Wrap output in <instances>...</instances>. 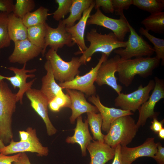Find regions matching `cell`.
Returning a JSON list of instances; mask_svg holds the SVG:
<instances>
[{
    "instance_id": "1",
    "label": "cell",
    "mask_w": 164,
    "mask_h": 164,
    "mask_svg": "<svg viewBox=\"0 0 164 164\" xmlns=\"http://www.w3.org/2000/svg\"><path fill=\"white\" fill-rule=\"evenodd\" d=\"M159 60L155 56L135 58L124 60L120 59L117 72L119 81L126 87L132 83L136 75L146 78L152 75L159 65Z\"/></svg>"
},
{
    "instance_id": "2",
    "label": "cell",
    "mask_w": 164,
    "mask_h": 164,
    "mask_svg": "<svg viewBox=\"0 0 164 164\" xmlns=\"http://www.w3.org/2000/svg\"><path fill=\"white\" fill-rule=\"evenodd\" d=\"M86 39L90 45L79 57V62L81 65H86L90 61L92 56L96 53H101L108 57L113 51L125 48L127 44V41H120L113 32L103 34L98 33L94 28L87 33Z\"/></svg>"
},
{
    "instance_id": "3",
    "label": "cell",
    "mask_w": 164,
    "mask_h": 164,
    "mask_svg": "<svg viewBox=\"0 0 164 164\" xmlns=\"http://www.w3.org/2000/svg\"><path fill=\"white\" fill-rule=\"evenodd\" d=\"M17 102L16 93L4 80H0V139L4 144L13 140L12 116Z\"/></svg>"
},
{
    "instance_id": "4",
    "label": "cell",
    "mask_w": 164,
    "mask_h": 164,
    "mask_svg": "<svg viewBox=\"0 0 164 164\" xmlns=\"http://www.w3.org/2000/svg\"><path fill=\"white\" fill-rule=\"evenodd\" d=\"M138 128L131 115L118 118L112 122L104 135V142L114 149L119 144L126 146L134 138Z\"/></svg>"
},
{
    "instance_id": "5",
    "label": "cell",
    "mask_w": 164,
    "mask_h": 164,
    "mask_svg": "<svg viewBox=\"0 0 164 164\" xmlns=\"http://www.w3.org/2000/svg\"><path fill=\"white\" fill-rule=\"evenodd\" d=\"M45 56L50 64L55 79L60 83L71 81L80 73L79 69L81 64L79 57H73L70 61L66 62L57 51L50 48Z\"/></svg>"
},
{
    "instance_id": "6",
    "label": "cell",
    "mask_w": 164,
    "mask_h": 164,
    "mask_svg": "<svg viewBox=\"0 0 164 164\" xmlns=\"http://www.w3.org/2000/svg\"><path fill=\"white\" fill-rule=\"evenodd\" d=\"M128 26L130 34L126 47L116 49L114 52L124 60L131 59L133 57H151L155 53L153 47L137 33L129 22Z\"/></svg>"
},
{
    "instance_id": "7",
    "label": "cell",
    "mask_w": 164,
    "mask_h": 164,
    "mask_svg": "<svg viewBox=\"0 0 164 164\" xmlns=\"http://www.w3.org/2000/svg\"><path fill=\"white\" fill-rule=\"evenodd\" d=\"M155 85V81L150 80L147 85L141 84L137 90L129 94L121 93L114 100V105L120 109L135 112L149 98V94Z\"/></svg>"
},
{
    "instance_id": "8",
    "label": "cell",
    "mask_w": 164,
    "mask_h": 164,
    "mask_svg": "<svg viewBox=\"0 0 164 164\" xmlns=\"http://www.w3.org/2000/svg\"><path fill=\"white\" fill-rule=\"evenodd\" d=\"M108 57L105 54L102 53L97 64L88 73L82 76L78 74L73 80L66 82L59 83V85L63 89L78 91L89 97L96 95V89L94 83L95 81L97 72L101 64Z\"/></svg>"
},
{
    "instance_id": "9",
    "label": "cell",
    "mask_w": 164,
    "mask_h": 164,
    "mask_svg": "<svg viewBox=\"0 0 164 164\" xmlns=\"http://www.w3.org/2000/svg\"><path fill=\"white\" fill-rule=\"evenodd\" d=\"M26 130L30 134L28 140L15 142L12 140L8 145L0 149V153L7 155L17 153L31 152L36 153L40 156L47 155L49 153L48 148L43 146L39 142L36 129L29 127Z\"/></svg>"
},
{
    "instance_id": "10",
    "label": "cell",
    "mask_w": 164,
    "mask_h": 164,
    "mask_svg": "<svg viewBox=\"0 0 164 164\" xmlns=\"http://www.w3.org/2000/svg\"><path fill=\"white\" fill-rule=\"evenodd\" d=\"M96 10L94 14L90 15L87 20V26L95 25L108 29L113 31L120 41H124L126 34L130 32L128 22L126 17L114 19L104 15L99 8Z\"/></svg>"
},
{
    "instance_id": "11",
    "label": "cell",
    "mask_w": 164,
    "mask_h": 164,
    "mask_svg": "<svg viewBox=\"0 0 164 164\" xmlns=\"http://www.w3.org/2000/svg\"><path fill=\"white\" fill-rule=\"evenodd\" d=\"M45 25L46 31L45 45L41 53L43 56H45L48 46L57 52L59 49L65 45L71 47L75 45L71 35L67 31L66 25L62 20L59 21L56 28L51 27L46 22Z\"/></svg>"
},
{
    "instance_id": "12",
    "label": "cell",
    "mask_w": 164,
    "mask_h": 164,
    "mask_svg": "<svg viewBox=\"0 0 164 164\" xmlns=\"http://www.w3.org/2000/svg\"><path fill=\"white\" fill-rule=\"evenodd\" d=\"M26 63L23 64L21 69L14 67H8L6 68L13 72L15 75L12 77H6L0 74V80L6 79L10 81L14 89L19 88L16 93L17 102L19 101L21 104L22 103V100L23 95L26 91L31 88L33 83L36 80L35 78L28 82H26L27 78H33L35 75L32 73L35 72L37 70L36 69L31 70L26 69Z\"/></svg>"
},
{
    "instance_id": "13",
    "label": "cell",
    "mask_w": 164,
    "mask_h": 164,
    "mask_svg": "<svg viewBox=\"0 0 164 164\" xmlns=\"http://www.w3.org/2000/svg\"><path fill=\"white\" fill-rule=\"evenodd\" d=\"M154 80L155 85L151 95L138 110L139 115L136 125L138 128L145 124L148 118L157 117L158 113L154 111L155 107L157 102L164 98L163 80L155 77Z\"/></svg>"
},
{
    "instance_id": "14",
    "label": "cell",
    "mask_w": 164,
    "mask_h": 164,
    "mask_svg": "<svg viewBox=\"0 0 164 164\" xmlns=\"http://www.w3.org/2000/svg\"><path fill=\"white\" fill-rule=\"evenodd\" d=\"M120 59V56L116 54L104 61L98 70L95 81L99 86L104 85L109 86L118 94L121 93L122 89V86L118 84L115 75Z\"/></svg>"
},
{
    "instance_id": "15",
    "label": "cell",
    "mask_w": 164,
    "mask_h": 164,
    "mask_svg": "<svg viewBox=\"0 0 164 164\" xmlns=\"http://www.w3.org/2000/svg\"><path fill=\"white\" fill-rule=\"evenodd\" d=\"M27 98L30 102L31 106L42 118L46 127L49 136L56 133L57 130L51 123L48 115V107L49 101L40 90L30 88L26 92Z\"/></svg>"
},
{
    "instance_id": "16",
    "label": "cell",
    "mask_w": 164,
    "mask_h": 164,
    "mask_svg": "<svg viewBox=\"0 0 164 164\" xmlns=\"http://www.w3.org/2000/svg\"><path fill=\"white\" fill-rule=\"evenodd\" d=\"M154 138H149L142 145L130 148L122 146L121 154L122 164H132L138 158L141 157L153 158L157 151V143Z\"/></svg>"
},
{
    "instance_id": "17",
    "label": "cell",
    "mask_w": 164,
    "mask_h": 164,
    "mask_svg": "<svg viewBox=\"0 0 164 164\" xmlns=\"http://www.w3.org/2000/svg\"><path fill=\"white\" fill-rule=\"evenodd\" d=\"M14 48L8 57L11 63L24 64L41 54L43 49L32 43L28 39L14 42Z\"/></svg>"
},
{
    "instance_id": "18",
    "label": "cell",
    "mask_w": 164,
    "mask_h": 164,
    "mask_svg": "<svg viewBox=\"0 0 164 164\" xmlns=\"http://www.w3.org/2000/svg\"><path fill=\"white\" fill-rule=\"evenodd\" d=\"M65 90L69 96L71 101L70 108L72 113L70 120L71 124H74L77 118L84 113H99L95 106L92 105L87 101L83 93L75 90Z\"/></svg>"
},
{
    "instance_id": "19",
    "label": "cell",
    "mask_w": 164,
    "mask_h": 164,
    "mask_svg": "<svg viewBox=\"0 0 164 164\" xmlns=\"http://www.w3.org/2000/svg\"><path fill=\"white\" fill-rule=\"evenodd\" d=\"M88 100L98 109L102 119L101 129L103 131L107 132H108L111 123L116 119L122 116L134 114L129 111L104 106L101 102L100 97L98 95L89 97Z\"/></svg>"
},
{
    "instance_id": "20",
    "label": "cell",
    "mask_w": 164,
    "mask_h": 164,
    "mask_svg": "<svg viewBox=\"0 0 164 164\" xmlns=\"http://www.w3.org/2000/svg\"><path fill=\"white\" fill-rule=\"evenodd\" d=\"M94 5L95 1L84 12L81 18L77 24L71 27H66L67 31L72 36L73 43L78 46L79 50L74 53L76 55L81 54L87 48L84 40L85 31L87 20Z\"/></svg>"
},
{
    "instance_id": "21",
    "label": "cell",
    "mask_w": 164,
    "mask_h": 164,
    "mask_svg": "<svg viewBox=\"0 0 164 164\" xmlns=\"http://www.w3.org/2000/svg\"><path fill=\"white\" fill-rule=\"evenodd\" d=\"M77 124L74 128V133L72 136L68 137L66 142L68 143H77L80 145L83 156L87 155V146L93 140L88 129V123L87 119L83 122L81 116L77 118Z\"/></svg>"
},
{
    "instance_id": "22",
    "label": "cell",
    "mask_w": 164,
    "mask_h": 164,
    "mask_svg": "<svg viewBox=\"0 0 164 164\" xmlns=\"http://www.w3.org/2000/svg\"><path fill=\"white\" fill-rule=\"evenodd\" d=\"M87 149L90 155V164H105L114 156L115 149L104 142L93 140Z\"/></svg>"
},
{
    "instance_id": "23",
    "label": "cell",
    "mask_w": 164,
    "mask_h": 164,
    "mask_svg": "<svg viewBox=\"0 0 164 164\" xmlns=\"http://www.w3.org/2000/svg\"><path fill=\"white\" fill-rule=\"evenodd\" d=\"M44 68L46 71V73L42 78V86L40 90L49 103L63 91L62 88L56 82L52 69L49 61L47 60L45 63Z\"/></svg>"
},
{
    "instance_id": "24",
    "label": "cell",
    "mask_w": 164,
    "mask_h": 164,
    "mask_svg": "<svg viewBox=\"0 0 164 164\" xmlns=\"http://www.w3.org/2000/svg\"><path fill=\"white\" fill-rule=\"evenodd\" d=\"M27 28L22 19L13 13L9 14L8 31L10 39L14 42L27 39Z\"/></svg>"
},
{
    "instance_id": "25",
    "label": "cell",
    "mask_w": 164,
    "mask_h": 164,
    "mask_svg": "<svg viewBox=\"0 0 164 164\" xmlns=\"http://www.w3.org/2000/svg\"><path fill=\"white\" fill-rule=\"evenodd\" d=\"M94 2L93 0H73L69 15L66 19L62 20L66 27L74 26L77 21L80 19L84 12Z\"/></svg>"
},
{
    "instance_id": "26",
    "label": "cell",
    "mask_w": 164,
    "mask_h": 164,
    "mask_svg": "<svg viewBox=\"0 0 164 164\" xmlns=\"http://www.w3.org/2000/svg\"><path fill=\"white\" fill-rule=\"evenodd\" d=\"M49 10L42 6L33 12L27 14L23 18V22L28 28L39 24H45L47 20L48 17L52 15L49 13Z\"/></svg>"
},
{
    "instance_id": "27",
    "label": "cell",
    "mask_w": 164,
    "mask_h": 164,
    "mask_svg": "<svg viewBox=\"0 0 164 164\" xmlns=\"http://www.w3.org/2000/svg\"><path fill=\"white\" fill-rule=\"evenodd\" d=\"M145 29L155 33H164V12L151 14L141 22Z\"/></svg>"
},
{
    "instance_id": "28",
    "label": "cell",
    "mask_w": 164,
    "mask_h": 164,
    "mask_svg": "<svg viewBox=\"0 0 164 164\" xmlns=\"http://www.w3.org/2000/svg\"><path fill=\"white\" fill-rule=\"evenodd\" d=\"M45 24L35 25L27 28V39L33 44L43 50L45 45L46 31Z\"/></svg>"
},
{
    "instance_id": "29",
    "label": "cell",
    "mask_w": 164,
    "mask_h": 164,
    "mask_svg": "<svg viewBox=\"0 0 164 164\" xmlns=\"http://www.w3.org/2000/svg\"><path fill=\"white\" fill-rule=\"evenodd\" d=\"M87 119L90 126L93 135V138L97 141L104 142V135L101 131L102 119L101 114L99 113H87Z\"/></svg>"
},
{
    "instance_id": "30",
    "label": "cell",
    "mask_w": 164,
    "mask_h": 164,
    "mask_svg": "<svg viewBox=\"0 0 164 164\" xmlns=\"http://www.w3.org/2000/svg\"><path fill=\"white\" fill-rule=\"evenodd\" d=\"M132 5L151 14L163 12L164 0H132Z\"/></svg>"
},
{
    "instance_id": "31",
    "label": "cell",
    "mask_w": 164,
    "mask_h": 164,
    "mask_svg": "<svg viewBox=\"0 0 164 164\" xmlns=\"http://www.w3.org/2000/svg\"><path fill=\"white\" fill-rule=\"evenodd\" d=\"M140 33L145 36L154 45L155 52L156 53L155 57L160 60L161 64H164V39L155 37L150 34L149 31L142 27H140L139 30Z\"/></svg>"
},
{
    "instance_id": "32",
    "label": "cell",
    "mask_w": 164,
    "mask_h": 164,
    "mask_svg": "<svg viewBox=\"0 0 164 164\" xmlns=\"http://www.w3.org/2000/svg\"><path fill=\"white\" fill-rule=\"evenodd\" d=\"M36 6L33 0H16L14 4L12 13L16 17L22 19Z\"/></svg>"
},
{
    "instance_id": "33",
    "label": "cell",
    "mask_w": 164,
    "mask_h": 164,
    "mask_svg": "<svg viewBox=\"0 0 164 164\" xmlns=\"http://www.w3.org/2000/svg\"><path fill=\"white\" fill-rule=\"evenodd\" d=\"M9 14L0 12V49L9 46L11 41L8 31Z\"/></svg>"
},
{
    "instance_id": "34",
    "label": "cell",
    "mask_w": 164,
    "mask_h": 164,
    "mask_svg": "<svg viewBox=\"0 0 164 164\" xmlns=\"http://www.w3.org/2000/svg\"><path fill=\"white\" fill-rule=\"evenodd\" d=\"M71 101L70 97L67 94L63 92L56 96L49 103L48 106L52 111L57 112L63 108H70Z\"/></svg>"
},
{
    "instance_id": "35",
    "label": "cell",
    "mask_w": 164,
    "mask_h": 164,
    "mask_svg": "<svg viewBox=\"0 0 164 164\" xmlns=\"http://www.w3.org/2000/svg\"><path fill=\"white\" fill-rule=\"evenodd\" d=\"M73 0H55L58 4L57 9L52 13L53 18L56 21H59L63 19L65 15L70 12Z\"/></svg>"
},
{
    "instance_id": "36",
    "label": "cell",
    "mask_w": 164,
    "mask_h": 164,
    "mask_svg": "<svg viewBox=\"0 0 164 164\" xmlns=\"http://www.w3.org/2000/svg\"><path fill=\"white\" fill-rule=\"evenodd\" d=\"M114 12L120 17L125 16L124 10H127L132 5V0H112Z\"/></svg>"
},
{
    "instance_id": "37",
    "label": "cell",
    "mask_w": 164,
    "mask_h": 164,
    "mask_svg": "<svg viewBox=\"0 0 164 164\" xmlns=\"http://www.w3.org/2000/svg\"><path fill=\"white\" fill-rule=\"evenodd\" d=\"M101 7L102 10L107 13H113L114 12L112 0H95L94 8L97 9Z\"/></svg>"
},
{
    "instance_id": "38",
    "label": "cell",
    "mask_w": 164,
    "mask_h": 164,
    "mask_svg": "<svg viewBox=\"0 0 164 164\" xmlns=\"http://www.w3.org/2000/svg\"><path fill=\"white\" fill-rule=\"evenodd\" d=\"M14 4L12 0H0V12L12 13Z\"/></svg>"
},
{
    "instance_id": "39",
    "label": "cell",
    "mask_w": 164,
    "mask_h": 164,
    "mask_svg": "<svg viewBox=\"0 0 164 164\" xmlns=\"http://www.w3.org/2000/svg\"><path fill=\"white\" fill-rule=\"evenodd\" d=\"M157 148V152L152 158L158 164H164V148L160 142H158Z\"/></svg>"
},
{
    "instance_id": "40",
    "label": "cell",
    "mask_w": 164,
    "mask_h": 164,
    "mask_svg": "<svg viewBox=\"0 0 164 164\" xmlns=\"http://www.w3.org/2000/svg\"><path fill=\"white\" fill-rule=\"evenodd\" d=\"M20 153L12 156H7L0 153V164H12L18 158Z\"/></svg>"
},
{
    "instance_id": "41",
    "label": "cell",
    "mask_w": 164,
    "mask_h": 164,
    "mask_svg": "<svg viewBox=\"0 0 164 164\" xmlns=\"http://www.w3.org/2000/svg\"><path fill=\"white\" fill-rule=\"evenodd\" d=\"M163 120L159 121L157 120V118H154L153 121L151 122L152 124L150 126V129L155 133H158L159 131L163 128Z\"/></svg>"
},
{
    "instance_id": "42",
    "label": "cell",
    "mask_w": 164,
    "mask_h": 164,
    "mask_svg": "<svg viewBox=\"0 0 164 164\" xmlns=\"http://www.w3.org/2000/svg\"><path fill=\"white\" fill-rule=\"evenodd\" d=\"M13 162L14 164H32L25 152L20 153L18 158Z\"/></svg>"
},
{
    "instance_id": "43",
    "label": "cell",
    "mask_w": 164,
    "mask_h": 164,
    "mask_svg": "<svg viewBox=\"0 0 164 164\" xmlns=\"http://www.w3.org/2000/svg\"><path fill=\"white\" fill-rule=\"evenodd\" d=\"M121 146L119 144L115 149V155L114 159L111 164H122L121 154Z\"/></svg>"
},
{
    "instance_id": "44",
    "label": "cell",
    "mask_w": 164,
    "mask_h": 164,
    "mask_svg": "<svg viewBox=\"0 0 164 164\" xmlns=\"http://www.w3.org/2000/svg\"><path fill=\"white\" fill-rule=\"evenodd\" d=\"M19 134L20 138V142L26 141L28 140L29 138L30 134L28 131H20Z\"/></svg>"
},
{
    "instance_id": "45",
    "label": "cell",
    "mask_w": 164,
    "mask_h": 164,
    "mask_svg": "<svg viewBox=\"0 0 164 164\" xmlns=\"http://www.w3.org/2000/svg\"><path fill=\"white\" fill-rule=\"evenodd\" d=\"M159 137L162 139H164V128H162L158 132Z\"/></svg>"
},
{
    "instance_id": "46",
    "label": "cell",
    "mask_w": 164,
    "mask_h": 164,
    "mask_svg": "<svg viewBox=\"0 0 164 164\" xmlns=\"http://www.w3.org/2000/svg\"><path fill=\"white\" fill-rule=\"evenodd\" d=\"M5 146V145L2 141L0 139V149Z\"/></svg>"
},
{
    "instance_id": "47",
    "label": "cell",
    "mask_w": 164,
    "mask_h": 164,
    "mask_svg": "<svg viewBox=\"0 0 164 164\" xmlns=\"http://www.w3.org/2000/svg\"><path fill=\"white\" fill-rule=\"evenodd\" d=\"M1 49H0V54H1Z\"/></svg>"
}]
</instances>
